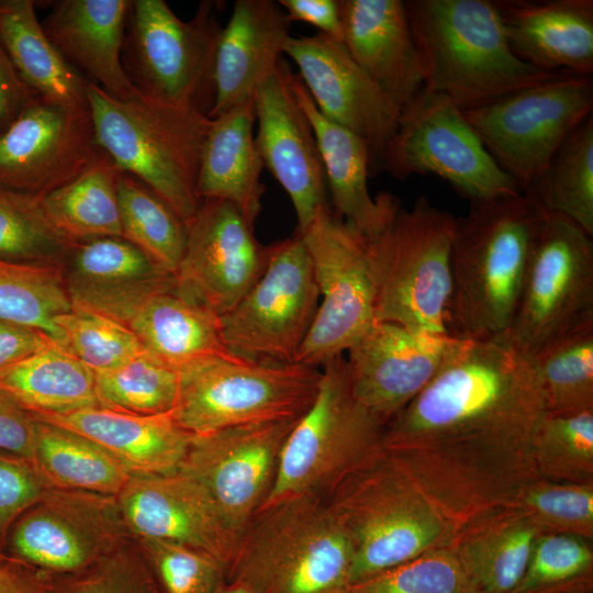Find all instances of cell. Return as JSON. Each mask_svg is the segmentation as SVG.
<instances>
[{
	"label": "cell",
	"instance_id": "cell-1",
	"mask_svg": "<svg viewBox=\"0 0 593 593\" xmlns=\"http://www.w3.org/2000/svg\"><path fill=\"white\" fill-rule=\"evenodd\" d=\"M548 414L534 358L507 336L456 339L430 382L385 426L382 449L456 533L539 479Z\"/></svg>",
	"mask_w": 593,
	"mask_h": 593
},
{
	"label": "cell",
	"instance_id": "cell-2",
	"mask_svg": "<svg viewBox=\"0 0 593 593\" xmlns=\"http://www.w3.org/2000/svg\"><path fill=\"white\" fill-rule=\"evenodd\" d=\"M547 215L525 192L470 203L456 217L446 329L456 339L506 336Z\"/></svg>",
	"mask_w": 593,
	"mask_h": 593
},
{
	"label": "cell",
	"instance_id": "cell-3",
	"mask_svg": "<svg viewBox=\"0 0 593 593\" xmlns=\"http://www.w3.org/2000/svg\"><path fill=\"white\" fill-rule=\"evenodd\" d=\"M405 4L424 87L445 94L461 110L570 75L519 59L494 1L407 0Z\"/></svg>",
	"mask_w": 593,
	"mask_h": 593
},
{
	"label": "cell",
	"instance_id": "cell-4",
	"mask_svg": "<svg viewBox=\"0 0 593 593\" xmlns=\"http://www.w3.org/2000/svg\"><path fill=\"white\" fill-rule=\"evenodd\" d=\"M354 547L351 584L448 547L456 529L382 448L324 497Z\"/></svg>",
	"mask_w": 593,
	"mask_h": 593
},
{
	"label": "cell",
	"instance_id": "cell-5",
	"mask_svg": "<svg viewBox=\"0 0 593 593\" xmlns=\"http://www.w3.org/2000/svg\"><path fill=\"white\" fill-rule=\"evenodd\" d=\"M86 91L103 152L167 202L188 226L201 203L197 183L212 119L141 93L116 100L89 80Z\"/></svg>",
	"mask_w": 593,
	"mask_h": 593
},
{
	"label": "cell",
	"instance_id": "cell-6",
	"mask_svg": "<svg viewBox=\"0 0 593 593\" xmlns=\"http://www.w3.org/2000/svg\"><path fill=\"white\" fill-rule=\"evenodd\" d=\"M353 561L350 538L326 500L299 495L251 518L227 580L255 593H347Z\"/></svg>",
	"mask_w": 593,
	"mask_h": 593
},
{
	"label": "cell",
	"instance_id": "cell-7",
	"mask_svg": "<svg viewBox=\"0 0 593 593\" xmlns=\"http://www.w3.org/2000/svg\"><path fill=\"white\" fill-rule=\"evenodd\" d=\"M455 216L419 195L399 199L380 232L363 242L376 290V321L449 336L450 251Z\"/></svg>",
	"mask_w": 593,
	"mask_h": 593
},
{
	"label": "cell",
	"instance_id": "cell-8",
	"mask_svg": "<svg viewBox=\"0 0 593 593\" xmlns=\"http://www.w3.org/2000/svg\"><path fill=\"white\" fill-rule=\"evenodd\" d=\"M321 371L317 394L288 435L273 486L259 511L293 496L325 497L382 448L385 425L354 396L346 359L339 356Z\"/></svg>",
	"mask_w": 593,
	"mask_h": 593
},
{
	"label": "cell",
	"instance_id": "cell-9",
	"mask_svg": "<svg viewBox=\"0 0 593 593\" xmlns=\"http://www.w3.org/2000/svg\"><path fill=\"white\" fill-rule=\"evenodd\" d=\"M219 3L203 0L193 16L183 21L164 0L131 1L122 63L141 94L209 116L222 32Z\"/></svg>",
	"mask_w": 593,
	"mask_h": 593
},
{
	"label": "cell",
	"instance_id": "cell-10",
	"mask_svg": "<svg viewBox=\"0 0 593 593\" xmlns=\"http://www.w3.org/2000/svg\"><path fill=\"white\" fill-rule=\"evenodd\" d=\"M170 413L192 435L267 422L294 421L312 405L322 371L301 363L275 365L205 358L178 370Z\"/></svg>",
	"mask_w": 593,
	"mask_h": 593
},
{
	"label": "cell",
	"instance_id": "cell-11",
	"mask_svg": "<svg viewBox=\"0 0 593 593\" xmlns=\"http://www.w3.org/2000/svg\"><path fill=\"white\" fill-rule=\"evenodd\" d=\"M380 171L399 180L435 175L470 203L523 192L486 150L463 111L425 87L401 109Z\"/></svg>",
	"mask_w": 593,
	"mask_h": 593
},
{
	"label": "cell",
	"instance_id": "cell-12",
	"mask_svg": "<svg viewBox=\"0 0 593 593\" xmlns=\"http://www.w3.org/2000/svg\"><path fill=\"white\" fill-rule=\"evenodd\" d=\"M320 299L312 261L300 234L267 245L266 266L250 290L220 316L227 349L258 363H296Z\"/></svg>",
	"mask_w": 593,
	"mask_h": 593
},
{
	"label": "cell",
	"instance_id": "cell-13",
	"mask_svg": "<svg viewBox=\"0 0 593 593\" xmlns=\"http://www.w3.org/2000/svg\"><path fill=\"white\" fill-rule=\"evenodd\" d=\"M592 110V76L563 75L462 111L493 159L525 191Z\"/></svg>",
	"mask_w": 593,
	"mask_h": 593
},
{
	"label": "cell",
	"instance_id": "cell-14",
	"mask_svg": "<svg viewBox=\"0 0 593 593\" xmlns=\"http://www.w3.org/2000/svg\"><path fill=\"white\" fill-rule=\"evenodd\" d=\"M593 321V240L568 217L547 213L535 238L507 338L534 358Z\"/></svg>",
	"mask_w": 593,
	"mask_h": 593
},
{
	"label": "cell",
	"instance_id": "cell-15",
	"mask_svg": "<svg viewBox=\"0 0 593 593\" xmlns=\"http://www.w3.org/2000/svg\"><path fill=\"white\" fill-rule=\"evenodd\" d=\"M298 234L309 251L323 300L296 363L321 369L347 353L377 322L374 283L362 238L327 204Z\"/></svg>",
	"mask_w": 593,
	"mask_h": 593
},
{
	"label": "cell",
	"instance_id": "cell-16",
	"mask_svg": "<svg viewBox=\"0 0 593 593\" xmlns=\"http://www.w3.org/2000/svg\"><path fill=\"white\" fill-rule=\"evenodd\" d=\"M7 538L9 557L58 577L89 569L132 537L114 495L48 488Z\"/></svg>",
	"mask_w": 593,
	"mask_h": 593
},
{
	"label": "cell",
	"instance_id": "cell-17",
	"mask_svg": "<svg viewBox=\"0 0 593 593\" xmlns=\"http://www.w3.org/2000/svg\"><path fill=\"white\" fill-rule=\"evenodd\" d=\"M103 153L90 110L35 96L0 132V186L42 198L77 178Z\"/></svg>",
	"mask_w": 593,
	"mask_h": 593
},
{
	"label": "cell",
	"instance_id": "cell-18",
	"mask_svg": "<svg viewBox=\"0 0 593 593\" xmlns=\"http://www.w3.org/2000/svg\"><path fill=\"white\" fill-rule=\"evenodd\" d=\"M298 419L193 435L178 470L204 488L242 536L273 486L284 441Z\"/></svg>",
	"mask_w": 593,
	"mask_h": 593
},
{
	"label": "cell",
	"instance_id": "cell-19",
	"mask_svg": "<svg viewBox=\"0 0 593 593\" xmlns=\"http://www.w3.org/2000/svg\"><path fill=\"white\" fill-rule=\"evenodd\" d=\"M267 261L254 227L231 202L203 199L187 226L175 275L177 289L219 316L230 312L260 277Z\"/></svg>",
	"mask_w": 593,
	"mask_h": 593
},
{
	"label": "cell",
	"instance_id": "cell-20",
	"mask_svg": "<svg viewBox=\"0 0 593 593\" xmlns=\"http://www.w3.org/2000/svg\"><path fill=\"white\" fill-rule=\"evenodd\" d=\"M283 54L296 65L317 110L368 146L371 176L380 172L401 108L355 61L346 46L317 33L290 36Z\"/></svg>",
	"mask_w": 593,
	"mask_h": 593
},
{
	"label": "cell",
	"instance_id": "cell-21",
	"mask_svg": "<svg viewBox=\"0 0 593 593\" xmlns=\"http://www.w3.org/2000/svg\"><path fill=\"white\" fill-rule=\"evenodd\" d=\"M115 501L132 538L164 539L197 548L216 558L227 573L242 536L204 488L188 474L179 470L132 473Z\"/></svg>",
	"mask_w": 593,
	"mask_h": 593
},
{
	"label": "cell",
	"instance_id": "cell-22",
	"mask_svg": "<svg viewBox=\"0 0 593 593\" xmlns=\"http://www.w3.org/2000/svg\"><path fill=\"white\" fill-rule=\"evenodd\" d=\"M291 72L282 59L258 87L255 142L264 168L289 195L296 215L295 232L302 233L316 211L327 204V186L315 133L294 94Z\"/></svg>",
	"mask_w": 593,
	"mask_h": 593
},
{
	"label": "cell",
	"instance_id": "cell-23",
	"mask_svg": "<svg viewBox=\"0 0 593 593\" xmlns=\"http://www.w3.org/2000/svg\"><path fill=\"white\" fill-rule=\"evenodd\" d=\"M455 342L376 322L347 351L354 396L387 426L436 376Z\"/></svg>",
	"mask_w": 593,
	"mask_h": 593
},
{
	"label": "cell",
	"instance_id": "cell-24",
	"mask_svg": "<svg viewBox=\"0 0 593 593\" xmlns=\"http://www.w3.org/2000/svg\"><path fill=\"white\" fill-rule=\"evenodd\" d=\"M291 22L278 1L236 0L219 38L210 119L254 101L279 67Z\"/></svg>",
	"mask_w": 593,
	"mask_h": 593
},
{
	"label": "cell",
	"instance_id": "cell-25",
	"mask_svg": "<svg viewBox=\"0 0 593 593\" xmlns=\"http://www.w3.org/2000/svg\"><path fill=\"white\" fill-rule=\"evenodd\" d=\"M66 261L72 307L123 325L144 300L176 282L122 237L77 244Z\"/></svg>",
	"mask_w": 593,
	"mask_h": 593
},
{
	"label": "cell",
	"instance_id": "cell-26",
	"mask_svg": "<svg viewBox=\"0 0 593 593\" xmlns=\"http://www.w3.org/2000/svg\"><path fill=\"white\" fill-rule=\"evenodd\" d=\"M130 3L131 0H58L41 22L69 65L122 101L139 94L122 63Z\"/></svg>",
	"mask_w": 593,
	"mask_h": 593
},
{
	"label": "cell",
	"instance_id": "cell-27",
	"mask_svg": "<svg viewBox=\"0 0 593 593\" xmlns=\"http://www.w3.org/2000/svg\"><path fill=\"white\" fill-rule=\"evenodd\" d=\"M343 44L402 109L424 88L405 1L340 0Z\"/></svg>",
	"mask_w": 593,
	"mask_h": 593
},
{
	"label": "cell",
	"instance_id": "cell-28",
	"mask_svg": "<svg viewBox=\"0 0 593 593\" xmlns=\"http://www.w3.org/2000/svg\"><path fill=\"white\" fill-rule=\"evenodd\" d=\"M514 54L538 69L593 74V0H496Z\"/></svg>",
	"mask_w": 593,
	"mask_h": 593
},
{
	"label": "cell",
	"instance_id": "cell-29",
	"mask_svg": "<svg viewBox=\"0 0 593 593\" xmlns=\"http://www.w3.org/2000/svg\"><path fill=\"white\" fill-rule=\"evenodd\" d=\"M294 94L315 133L333 212L367 242L383 227L399 198L390 192L372 197L368 180L371 157L367 144L326 119L316 108L300 76L291 72Z\"/></svg>",
	"mask_w": 593,
	"mask_h": 593
},
{
	"label": "cell",
	"instance_id": "cell-30",
	"mask_svg": "<svg viewBox=\"0 0 593 593\" xmlns=\"http://www.w3.org/2000/svg\"><path fill=\"white\" fill-rule=\"evenodd\" d=\"M32 414L38 421L94 441L120 460L131 473L177 471L193 437L177 424L171 414L142 416L101 406L63 414Z\"/></svg>",
	"mask_w": 593,
	"mask_h": 593
},
{
	"label": "cell",
	"instance_id": "cell-31",
	"mask_svg": "<svg viewBox=\"0 0 593 593\" xmlns=\"http://www.w3.org/2000/svg\"><path fill=\"white\" fill-rule=\"evenodd\" d=\"M255 123L254 101L212 119L197 183L201 200L231 202L253 227L266 191L261 181L264 164L254 135Z\"/></svg>",
	"mask_w": 593,
	"mask_h": 593
},
{
	"label": "cell",
	"instance_id": "cell-32",
	"mask_svg": "<svg viewBox=\"0 0 593 593\" xmlns=\"http://www.w3.org/2000/svg\"><path fill=\"white\" fill-rule=\"evenodd\" d=\"M125 326L148 353L177 370L205 358L240 359L223 342L220 316L183 295L176 282L144 300Z\"/></svg>",
	"mask_w": 593,
	"mask_h": 593
},
{
	"label": "cell",
	"instance_id": "cell-33",
	"mask_svg": "<svg viewBox=\"0 0 593 593\" xmlns=\"http://www.w3.org/2000/svg\"><path fill=\"white\" fill-rule=\"evenodd\" d=\"M542 533L521 510L506 506L460 528L449 547L478 593H511Z\"/></svg>",
	"mask_w": 593,
	"mask_h": 593
},
{
	"label": "cell",
	"instance_id": "cell-34",
	"mask_svg": "<svg viewBox=\"0 0 593 593\" xmlns=\"http://www.w3.org/2000/svg\"><path fill=\"white\" fill-rule=\"evenodd\" d=\"M0 37L23 82L48 102L90 110L86 82L45 34L32 0H0Z\"/></svg>",
	"mask_w": 593,
	"mask_h": 593
},
{
	"label": "cell",
	"instance_id": "cell-35",
	"mask_svg": "<svg viewBox=\"0 0 593 593\" xmlns=\"http://www.w3.org/2000/svg\"><path fill=\"white\" fill-rule=\"evenodd\" d=\"M0 389L32 413L101 406L94 372L57 344L0 369Z\"/></svg>",
	"mask_w": 593,
	"mask_h": 593
},
{
	"label": "cell",
	"instance_id": "cell-36",
	"mask_svg": "<svg viewBox=\"0 0 593 593\" xmlns=\"http://www.w3.org/2000/svg\"><path fill=\"white\" fill-rule=\"evenodd\" d=\"M123 171L103 153L70 182L40 198L54 230L72 245L122 237L119 182Z\"/></svg>",
	"mask_w": 593,
	"mask_h": 593
},
{
	"label": "cell",
	"instance_id": "cell-37",
	"mask_svg": "<svg viewBox=\"0 0 593 593\" xmlns=\"http://www.w3.org/2000/svg\"><path fill=\"white\" fill-rule=\"evenodd\" d=\"M31 461L49 488L104 495L115 496L132 474L94 441L38 419Z\"/></svg>",
	"mask_w": 593,
	"mask_h": 593
},
{
	"label": "cell",
	"instance_id": "cell-38",
	"mask_svg": "<svg viewBox=\"0 0 593 593\" xmlns=\"http://www.w3.org/2000/svg\"><path fill=\"white\" fill-rule=\"evenodd\" d=\"M523 192L547 213L568 217L593 236V115L564 139Z\"/></svg>",
	"mask_w": 593,
	"mask_h": 593
},
{
	"label": "cell",
	"instance_id": "cell-39",
	"mask_svg": "<svg viewBox=\"0 0 593 593\" xmlns=\"http://www.w3.org/2000/svg\"><path fill=\"white\" fill-rule=\"evenodd\" d=\"M119 206L122 238L175 278L186 246V223L158 194L125 172L119 182Z\"/></svg>",
	"mask_w": 593,
	"mask_h": 593
},
{
	"label": "cell",
	"instance_id": "cell-40",
	"mask_svg": "<svg viewBox=\"0 0 593 593\" xmlns=\"http://www.w3.org/2000/svg\"><path fill=\"white\" fill-rule=\"evenodd\" d=\"M63 268L0 258V317L38 329L61 347L54 321L72 309Z\"/></svg>",
	"mask_w": 593,
	"mask_h": 593
},
{
	"label": "cell",
	"instance_id": "cell-41",
	"mask_svg": "<svg viewBox=\"0 0 593 593\" xmlns=\"http://www.w3.org/2000/svg\"><path fill=\"white\" fill-rule=\"evenodd\" d=\"M534 361L548 413L593 411V321L547 345Z\"/></svg>",
	"mask_w": 593,
	"mask_h": 593
},
{
	"label": "cell",
	"instance_id": "cell-42",
	"mask_svg": "<svg viewBox=\"0 0 593 593\" xmlns=\"http://www.w3.org/2000/svg\"><path fill=\"white\" fill-rule=\"evenodd\" d=\"M101 407L133 415L170 414L179 390V372L147 350L126 363L94 372Z\"/></svg>",
	"mask_w": 593,
	"mask_h": 593
},
{
	"label": "cell",
	"instance_id": "cell-43",
	"mask_svg": "<svg viewBox=\"0 0 593 593\" xmlns=\"http://www.w3.org/2000/svg\"><path fill=\"white\" fill-rule=\"evenodd\" d=\"M75 246L51 225L40 198L0 186V258L64 267Z\"/></svg>",
	"mask_w": 593,
	"mask_h": 593
},
{
	"label": "cell",
	"instance_id": "cell-44",
	"mask_svg": "<svg viewBox=\"0 0 593 593\" xmlns=\"http://www.w3.org/2000/svg\"><path fill=\"white\" fill-rule=\"evenodd\" d=\"M534 462L541 480L593 483V411L548 413L536 437Z\"/></svg>",
	"mask_w": 593,
	"mask_h": 593
},
{
	"label": "cell",
	"instance_id": "cell-45",
	"mask_svg": "<svg viewBox=\"0 0 593 593\" xmlns=\"http://www.w3.org/2000/svg\"><path fill=\"white\" fill-rule=\"evenodd\" d=\"M592 540L542 533L535 541L527 567L511 593H568L593 590Z\"/></svg>",
	"mask_w": 593,
	"mask_h": 593
},
{
	"label": "cell",
	"instance_id": "cell-46",
	"mask_svg": "<svg viewBox=\"0 0 593 593\" xmlns=\"http://www.w3.org/2000/svg\"><path fill=\"white\" fill-rule=\"evenodd\" d=\"M54 322L61 348L93 372L115 369L146 350L130 328L102 315L72 307Z\"/></svg>",
	"mask_w": 593,
	"mask_h": 593
},
{
	"label": "cell",
	"instance_id": "cell-47",
	"mask_svg": "<svg viewBox=\"0 0 593 593\" xmlns=\"http://www.w3.org/2000/svg\"><path fill=\"white\" fill-rule=\"evenodd\" d=\"M511 506L547 533L575 535L593 541V483H561L536 479Z\"/></svg>",
	"mask_w": 593,
	"mask_h": 593
},
{
	"label": "cell",
	"instance_id": "cell-48",
	"mask_svg": "<svg viewBox=\"0 0 593 593\" xmlns=\"http://www.w3.org/2000/svg\"><path fill=\"white\" fill-rule=\"evenodd\" d=\"M134 540L161 593H214L227 581L226 568L202 550L164 539Z\"/></svg>",
	"mask_w": 593,
	"mask_h": 593
},
{
	"label": "cell",
	"instance_id": "cell-49",
	"mask_svg": "<svg viewBox=\"0 0 593 593\" xmlns=\"http://www.w3.org/2000/svg\"><path fill=\"white\" fill-rule=\"evenodd\" d=\"M347 593H478L452 549L437 548L353 583Z\"/></svg>",
	"mask_w": 593,
	"mask_h": 593
},
{
	"label": "cell",
	"instance_id": "cell-50",
	"mask_svg": "<svg viewBox=\"0 0 593 593\" xmlns=\"http://www.w3.org/2000/svg\"><path fill=\"white\" fill-rule=\"evenodd\" d=\"M45 593H161L136 541L126 539L89 569L47 577Z\"/></svg>",
	"mask_w": 593,
	"mask_h": 593
},
{
	"label": "cell",
	"instance_id": "cell-51",
	"mask_svg": "<svg viewBox=\"0 0 593 593\" xmlns=\"http://www.w3.org/2000/svg\"><path fill=\"white\" fill-rule=\"evenodd\" d=\"M48 488L31 460L0 450V542Z\"/></svg>",
	"mask_w": 593,
	"mask_h": 593
},
{
	"label": "cell",
	"instance_id": "cell-52",
	"mask_svg": "<svg viewBox=\"0 0 593 593\" xmlns=\"http://www.w3.org/2000/svg\"><path fill=\"white\" fill-rule=\"evenodd\" d=\"M35 436L33 414L0 389V450L31 460Z\"/></svg>",
	"mask_w": 593,
	"mask_h": 593
},
{
	"label": "cell",
	"instance_id": "cell-53",
	"mask_svg": "<svg viewBox=\"0 0 593 593\" xmlns=\"http://www.w3.org/2000/svg\"><path fill=\"white\" fill-rule=\"evenodd\" d=\"M288 20L311 24L332 40L343 43L340 0H279Z\"/></svg>",
	"mask_w": 593,
	"mask_h": 593
},
{
	"label": "cell",
	"instance_id": "cell-54",
	"mask_svg": "<svg viewBox=\"0 0 593 593\" xmlns=\"http://www.w3.org/2000/svg\"><path fill=\"white\" fill-rule=\"evenodd\" d=\"M56 344L47 334L0 317V369Z\"/></svg>",
	"mask_w": 593,
	"mask_h": 593
},
{
	"label": "cell",
	"instance_id": "cell-55",
	"mask_svg": "<svg viewBox=\"0 0 593 593\" xmlns=\"http://www.w3.org/2000/svg\"><path fill=\"white\" fill-rule=\"evenodd\" d=\"M34 97L18 74L0 37V132L15 120Z\"/></svg>",
	"mask_w": 593,
	"mask_h": 593
},
{
	"label": "cell",
	"instance_id": "cell-56",
	"mask_svg": "<svg viewBox=\"0 0 593 593\" xmlns=\"http://www.w3.org/2000/svg\"><path fill=\"white\" fill-rule=\"evenodd\" d=\"M46 575L34 568L2 555L0 593H45Z\"/></svg>",
	"mask_w": 593,
	"mask_h": 593
},
{
	"label": "cell",
	"instance_id": "cell-57",
	"mask_svg": "<svg viewBox=\"0 0 593 593\" xmlns=\"http://www.w3.org/2000/svg\"><path fill=\"white\" fill-rule=\"evenodd\" d=\"M214 593H255L246 582L242 580H227Z\"/></svg>",
	"mask_w": 593,
	"mask_h": 593
},
{
	"label": "cell",
	"instance_id": "cell-58",
	"mask_svg": "<svg viewBox=\"0 0 593 593\" xmlns=\"http://www.w3.org/2000/svg\"><path fill=\"white\" fill-rule=\"evenodd\" d=\"M568 593H593V590H579V591H573V592H568Z\"/></svg>",
	"mask_w": 593,
	"mask_h": 593
},
{
	"label": "cell",
	"instance_id": "cell-59",
	"mask_svg": "<svg viewBox=\"0 0 593 593\" xmlns=\"http://www.w3.org/2000/svg\"><path fill=\"white\" fill-rule=\"evenodd\" d=\"M2 553H0V558H1Z\"/></svg>",
	"mask_w": 593,
	"mask_h": 593
}]
</instances>
